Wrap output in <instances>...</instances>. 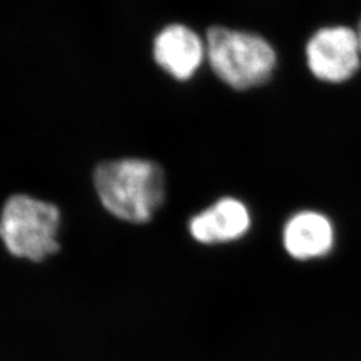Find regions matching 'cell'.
<instances>
[{"label": "cell", "instance_id": "cell-7", "mask_svg": "<svg viewBox=\"0 0 361 361\" xmlns=\"http://www.w3.org/2000/svg\"><path fill=\"white\" fill-rule=\"evenodd\" d=\"M283 241L286 253L300 261L326 256L335 243L331 221L312 210L300 212L285 224Z\"/></svg>", "mask_w": 361, "mask_h": 361}, {"label": "cell", "instance_id": "cell-1", "mask_svg": "<svg viewBox=\"0 0 361 361\" xmlns=\"http://www.w3.org/2000/svg\"><path fill=\"white\" fill-rule=\"evenodd\" d=\"M94 186L104 209L116 219L145 224L165 201V174L147 159H116L98 165Z\"/></svg>", "mask_w": 361, "mask_h": 361}, {"label": "cell", "instance_id": "cell-5", "mask_svg": "<svg viewBox=\"0 0 361 361\" xmlns=\"http://www.w3.org/2000/svg\"><path fill=\"white\" fill-rule=\"evenodd\" d=\"M155 62L177 80H189L204 62L205 46L201 38L182 25L165 27L154 40Z\"/></svg>", "mask_w": 361, "mask_h": 361}, {"label": "cell", "instance_id": "cell-8", "mask_svg": "<svg viewBox=\"0 0 361 361\" xmlns=\"http://www.w3.org/2000/svg\"><path fill=\"white\" fill-rule=\"evenodd\" d=\"M355 31H356V37H357V42H359V47H360L361 51V19L359 25H357V28Z\"/></svg>", "mask_w": 361, "mask_h": 361}, {"label": "cell", "instance_id": "cell-2", "mask_svg": "<svg viewBox=\"0 0 361 361\" xmlns=\"http://www.w3.org/2000/svg\"><path fill=\"white\" fill-rule=\"evenodd\" d=\"M207 54L214 74L235 90L269 80L277 62L273 47L262 37L225 27L207 31Z\"/></svg>", "mask_w": 361, "mask_h": 361}, {"label": "cell", "instance_id": "cell-4", "mask_svg": "<svg viewBox=\"0 0 361 361\" xmlns=\"http://www.w3.org/2000/svg\"><path fill=\"white\" fill-rule=\"evenodd\" d=\"M310 73L326 83H341L353 77L361 66L356 31L347 26L320 28L307 44Z\"/></svg>", "mask_w": 361, "mask_h": 361}, {"label": "cell", "instance_id": "cell-3", "mask_svg": "<svg viewBox=\"0 0 361 361\" xmlns=\"http://www.w3.org/2000/svg\"><path fill=\"white\" fill-rule=\"evenodd\" d=\"M59 226L58 207L26 194L10 197L0 214V238L6 249L34 262L59 250Z\"/></svg>", "mask_w": 361, "mask_h": 361}, {"label": "cell", "instance_id": "cell-6", "mask_svg": "<svg viewBox=\"0 0 361 361\" xmlns=\"http://www.w3.org/2000/svg\"><path fill=\"white\" fill-rule=\"evenodd\" d=\"M250 225L247 207L240 200L226 197L194 216L189 222V232L197 243L213 245L243 238Z\"/></svg>", "mask_w": 361, "mask_h": 361}]
</instances>
